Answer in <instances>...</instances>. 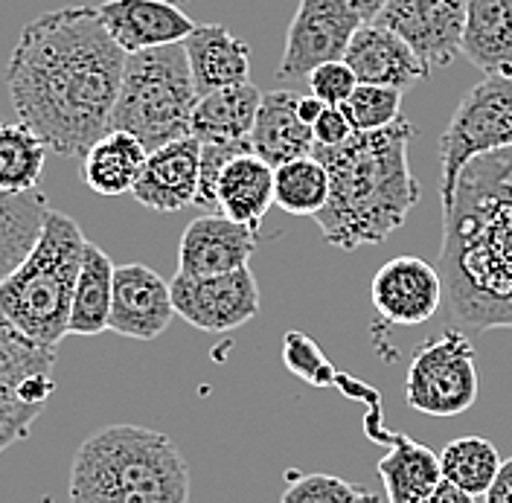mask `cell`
Instances as JSON below:
<instances>
[{
	"label": "cell",
	"mask_w": 512,
	"mask_h": 503,
	"mask_svg": "<svg viewBox=\"0 0 512 503\" xmlns=\"http://www.w3.org/2000/svg\"><path fill=\"white\" fill-rule=\"evenodd\" d=\"M251 149L256 158L271 166L286 160L306 158L315 152V131L306 126L297 114V96L291 91L262 94V105L251 128Z\"/></svg>",
	"instance_id": "ffe728a7"
},
{
	"label": "cell",
	"mask_w": 512,
	"mask_h": 503,
	"mask_svg": "<svg viewBox=\"0 0 512 503\" xmlns=\"http://www.w3.org/2000/svg\"><path fill=\"white\" fill-rule=\"evenodd\" d=\"M498 448L483 437H460L451 440L440 454V472L454 486H460L469 495H486L495 474L501 469Z\"/></svg>",
	"instance_id": "f546056e"
},
{
	"label": "cell",
	"mask_w": 512,
	"mask_h": 503,
	"mask_svg": "<svg viewBox=\"0 0 512 503\" xmlns=\"http://www.w3.org/2000/svg\"><path fill=\"white\" fill-rule=\"evenodd\" d=\"M478 390L475 346L463 329L448 326L440 338L416 346L405 376L408 408L434 419L460 416L478 402Z\"/></svg>",
	"instance_id": "ba28073f"
},
{
	"label": "cell",
	"mask_w": 512,
	"mask_h": 503,
	"mask_svg": "<svg viewBox=\"0 0 512 503\" xmlns=\"http://www.w3.org/2000/svg\"><path fill=\"white\" fill-rule=\"evenodd\" d=\"M344 62L350 64L358 85H384L396 91L411 88L431 73L396 32L384 30L376 21L355 30Z\"/></svg>",
	"instance_id": "ac0fdd59"
},
{
	"label": "cell",
	"mask_w": 512,
	"mask_h": 503,
	"mask_svg": "<svg viewBox=\"0 0 512 503\" xmlns=\"http://www.w3.org/2000/svg\"><path fill=\"white\" fill-rule=\"evenodd\" d=\"M306 82H309V91L318 96L323 105H344L347 96L358 88V79L344 59L320 64L318 70L309 73Z\"/></svg>",
	"instance_id": "e575fe53"
},
{
	"label": "cell",
	"mask_w": 512,
	"mask_h": 503,
	"mask_svg": "<svg viewBox=\"0 0 512 503\" xmlns=\"http://www.w3.org/2000/svg\"><path fill=\"white\" fill-rule=\"evenodd\" d=\"M254 152L251 140H239V143H201V181H198V207H216V187L222 178L224 166L233 158Z\"/></svg>",
	"instance_id": "836d02e7"
},
{
	"label": "cell",
	"mask_w": 512,
	"mask_h": 503,
	"mask_svg": "<svg viewBox=\"0 0 512 503\" xmlns=\"http://www.w3.org/2000/svg\"><path fill=\"white\" fill-rule=\"evenodd\" d=\"M486 503H512V457L501 463L492 486L486 489Z\"/></svg>",
	"instance_id": "8d00e7d4"
},
{
	"label": "cell",
	"mask_w": 512,
	"mask_h": 503,
	"mask_svg": "<svg viewBox=\"0 0 512 503\" xmlns=\"http://www.w3.org/2000/svg\"><path fill=\"white\" fill-rule=\"evenodd\" d=\"M512 149V76H483L454 108L440 137L443 207L451 201L469 160Z\"/></svg>",
	"instance_id": "52a82bcc"
},
{
	"label": "cell",
	"mask_w": 512,
	"mask_h": 503,
	"mask_svg": "<svg viewBox=\"0 0 512 503\" xmlns=\"http://www.w3.org/2000/svg\"><path fill=\"white\" fill-rule=\"evenodd\" d=\"M50 146L32 131L18 123H0V192H32L38 189Z\"/></svg>",
	"instance_id": "83f0119b"
},
{
	"label": "cell",
	"mask_w": 512,
	"mask_h": 503,
	"mask_svg": "<svg viewBox=\"0 0 512 503\" xmlns=\"http://www.w3.org/2000/svg\"><path fill=\"white\" fill-rule=\"evenodd\" d=\"M414 137V123L399 117L379 131H355L341 146H315L312 155L329 172V198L315 221L332 248L382 245L405 224L419 204V181L408 163Z\"/></svg>",
	"instance_id": "3957f363"
},
{
	"label": "cell",
	"mask_w": 512,
	"mask_h": 503,
	"mask_svg": "<svg viewBox=\"0 0 512 503\" xmlns=\"http://www.w3.org/2000/svg\"><path fill=\"white\" fill-rule=\"evenodd\" d=\"M67 492L70 503H190V466L166 434L108 425L73 454Z\"/></svg>",
	"instance_id": "277c9868"
},
{
	"label": "cell",
	"mask_w": 512,
	"mask_h": 503,
	"mask_svg": "<svg viewBox=\"0 0 512 503\" xmlns=\"http://www.w3.org/2000/svg\"><path fill=\"white\" fill-rule=\"evenodd\" d=\"M283 361L294 376H300L315 387H335L341 378V373L323 358L320 346L303 332H288L283 338Z\"/></svg>",
	"instance_id": "d6a6232c"
},
{
	"label": "cell",
	"mask_w": 512,
	"mask_h": 503,
	"mask_svg": "<svg viewBox=\"0 0 512 503\" xmlns=\"http://www.w3.org/2000/svg\"><path fill=\"white\" fill-rule=\"evenodd\" d=\"M198 91L184 41L128 53L111 131L134 134L149 152L190 134Z\"/></svg>",
	"instance_id": "8992f818"
},
{
	"label": "cell",
	"mask_w": 512,
	"mask_h": 503,
	"mask_svg": "<svg viewBox=\"0 0 512 503\" xmlns=\"http://www.w3.org/2000/svg\"><path fill=\"white\" fill-rule=\"evenodd\" d=\"M376 24L396 32L419 62L437 70L460 56L466 0H387Z\"/></svg>",
	"instance_id": "7c38bea8"
},
{
	"label": "cell",
	"mask_w": 512,
	"mask_h": 503,
	"mask_svg": "<svg viewBox=\"0 0 512 503\" xmlns=\"http://www.w3.org/2000/svg\"><path fill=\"white\" fill-rule=\"evenodd\" d=\"M85 245L76 219L50 207L38 242L0 283V315L32 344L56 349L70 335L67 323Z\"/></svg>",
	"instance_id": "5b68a950"
},
{
	"label": "cell",
	"mask_w": 512,
	"mask_h": 503,
	"mask_svg": "<svg viewBox=\"0 0 512 503\" xmlns=\"http://www.w3.org/2000/svg\"><path fill=\"white\" fill-rule=\"evenodd\" d=\"M361 24V15L347 0H300L288 24L286 50L277 76L309 79V73L318 70L320 64L341 62Z\"/></svg>",
	"instance_id": "30bf717a"
},
{
	"label": "cell",
	"mask_w": 512,
	"mask_h": 503,
	"mask_svg": "<svg viewBox=\"0 0 512 503\" xmlns=\"http://www.w3.org/2000/svg\"><path fill=\"white\" fill-rule=\"evenodd\" d=\"M114 268L117 265L99 245L94 242L85 245L79 280H76V291H73V306H70V323H67L70 335L94 338L108 329L111 297H114Z\"/></svg>",
	"instance_id": "484cf974"
},
{
	"label": "cell",
	"mask_w": 512,
	"mask_h": 503,
	"mask_svg": "<svg viewBox=\"0 0 512 503\" xmlns=\"http://www.w3.org/2000/svg\"><path fill=\"white\" fill-rule=\"evenodd\" d=\"M312 131H315V146H341L355 134V128L347 120V114L341 111V105H326L323 114L315 120Z\"/></svg>",
	"instance_id": "d590c367"
},
{
	"label": "cell",
	"mask_w": 512,
	"mask_h": 503,
	"mask_svg": "<svg viewBox=\"0 0 512 503\" xmlns=\"http://www.w3.org/2000/svg\"><path fill=\"white\" fill-rule=\"evenodd\" d=\"M443 216L448 326L512 329V149L469 160Z\"/></svg>",
	"instance_id": "7a4b0ae2"
},
{
	"label": "cell",
	"mask_w": 512,
	"mask_h": 503,
	"mask_svg": "<svg viewBox=\"0 0 512 503\" xmlns=\"http://www.w3.org/2000/svg\"><path fill=\"white\" fill-rule=\"evenodd\" d=\"M262 105V91L254 82H242L213 94L198 96L192 111L190 134L198 143H239L251 137Z\"/></svg>",
	"instance_id": "603a6c76"
},
{
	"label": "cell",
	"mask_w": 512,
	"mask_h": 503,
	"mask_svg": "<svg viewBox=\"0 0 512 503\" xmlns=\"http://www.w3.org/2000/svg\"><path fill=\"white\" fill-rule=\"evenodd\" d=\"M274 204V166L245 152L224 166L219 187H216V207L227 219L248 224L259 233L262 221Z\"/></svg>",
	"instance_id": "7402d4cb"
},
{
	"label": "cell",
	"mask_w": 512,
	"mask_h": 503,
	"mask_svg": "<svg viewBox=\"0 0 512 503\" xmlns=\"http://www.w3.org/2000/svg\"><path fill=\"white\" fill-rule=\"evenodd\" d=\"M149 149L128 131H108L88 149L82 158V178L96 195H123L134 192Z\"/></svg>",
	"instance_id": "cb8c5ba5"
},
{
	"label": "cell",
	"mask_w": 512,
	"mask_h": 503,
	"mask_svg": "<svg viewBox=\"0 0 512 503\" xmlns=\"http://www.w3.org/2000/svg\"><path fill=\"white\" fill-rule=\"evenodd\" d=\"M169 285L175 315L201 332H233L259 315V285L251 265L213 277L175 274Z\"/></svg>",
	"instance_id": "8fae6325"
},
{
	"label": "cell",
	"mask_w": 512,
	"mask_h": 503,
	"mask_svg": "<svg viewBox=\"0 0 512 503\" xmlns=\"http://www.w3.org/2000/svg\"><path fill=\"white\" fill-rule=\"evenodd\" d=\"M53 367L56 349L32 344L0 315V454L30 437L32 422L56 393Z\"/></svg>",
	"instance_id": "9c48e42d"
},
{
	"label": "cell",
	"mask_w": 512,
	"mask_h": 503,
	"mask_svg": "<svg viewBox=\"0 0 512 503\" xmlns=\"http://www.w3.org/2000/svg\"><path fill=\"white\" fill-rule=\"evenodd\" d=\"M460 56L483 76H512V0H466Z\"/></svg>",
	"instance_id": "44dd1931"
},
{
	"label": "cell",
	"mask_w": 512,
	"mask_h": 503,
	"mask_svg": "<svg viewBox=\"0 0 512 503\" xmlns=\"http://www.w3.org/2000/svg\"><path fill=\"white\" fill-rule=\"evenodd\" d=\"M184 50L198 96L251 82V47L222 24H198Z\"/></svg>",
	"instance_id": "d6986e66"
},
{
	"label": "cell",
	"mask_w": 512,
	"mask_h": 503,
	"mask_svg": "<svg viewBox=\"0 0 512 503\" xmlns=\"http://www.w3.org/2000/svg\"><path fill=\"white\" fill-rule=\"evenodd\" d=\"M329 198V172L315 155L274 166V204L288 216H318Z\"/></svg>",
	"instance_id": "f1b7e54d"
},
{
	"label": "cell",
	"mask_w": 512,
	"mask_h": 503,
	"mask_svg": "<svg viewBox=\"0 0 512 503\" xmlns=\"http://www.w3.org/2000/svg\"><path fill=\"white\" fill-rule=\"evenodd\" d=\"M175 317L172 285L149 265L131 262L114 268V297L108 329L131 341H155Z\"/></svg>",
	"instance_id": "5bb4252c"
},
{
	"label": "cell",
	"mask_w": 512,
	"mask_h": 503,
	"mask_svg": "<svg viewBox=\"0 0 512 503\" xmlns=\"http://www.w3.org/2000/svg\"><path fill=\"white\" fill-rule=\"evenodd\" d=\"M387 440L390 451L379 460L387 503H422L443 480L440 454L402 434H387Z\"/></svg>",
	"instance_id": "d4e9b609"
},
{
	"label": "cell",
	"mask_w": 512,
	"mask_h": 503,
	"mask_svg": "<svg viewBox=\"0 0 512 503\" xmlns=\"http://www.w3.org/2000/svg\"><path fill=\"white\" fill-rule=\"evenodd\" d=\"M422 503H475V495L463 492L460 486H454L451 480L443 477V480L431 489V495H428Z\"/></svg>",
	"instance_id": "74e56055"
},
{
	"label": "cell",
	"mask_w": 512,
	"mask_h": 503,
	"mask_svg": "<svg viewBox=\"0 0 512 503\" xmlns=\"http://www.w3.org/2000/svg\"><path fill=\"white\" fill-rule=\"evenodd\" d=\"M280 503H382V495L335 474H300L288 483Z\"/></svg>",
	"instance_id": "4dcf8cb0"
},
{
	"label": "cell",
	"mask_w": 512,
	"mask_h": 503,
	"mask_svg": "<svg viewBox=\"0 0 512 503\" xmlns=\"http://www.w3.org/2000/svg\"><path fill=\"white\" fill-rule=\"evenodd\" d=\"M355 131H379L402 117V91L384 85H358L341 105Z\"/></svg>",
	"instance_id": "1f68e13d"
},
{
	"label": "cell",
	"mask_w": 512,
	"mask_h": 503,
	"mask_svg": "<svg viewBox=\"0 0 512 503\" xmlns=\"http://www.w3.org/2000/svg\"><path fill=\"white\" fill-rule=\"evenodd\" d=\"M198 181H201V143L187 134L149 152L143 175L131 195L146 210L178 213L195 204Z\"/></svg>",
	"instance_id": "e0dca14e"
},
{
	"label": "cell",
	"mask_w": 512,
	"mask_h": 503,
	"mask_svg": "<svg viewBox=\"0 0 512 503\" xmlns=\"http://www.w3.org/2000/svg\"><path fill=\"white\" fill-rule=\"evenodd\" d=\"M126 59L96 6H62L21 30L3 79L21 123L56 155L82 160L111 131Z\"/></svg>",
	"instance_id": "6da1fadb"
},
{
	"label": "cell",
	"mask_w": 512,
	"mask_h": 503,
	"mask_svg": "<svg viewBox=\"0 0 512 503\" xmlns=\"http://www.w3.org/2000/svg\"><path fill=\"white\" fill-rule=\"evenodd\" d=\"M256 253V230L227 219L224 213H207L187 224L178 248V274L213 277L251 265Z\"/></svg>",
	"instance_id": "9a60e30c"
},
{
	"label": "cell",
	"mask_w": 512,
	"mask_h": 503,
	"mask_svg": "<svg viewBox=\"0 0 512 503\" xmlns=\"http://www.w3.org/2000/svg\"><path fill=\"white\" fill-rule=\"evenodd\" d=\"M96 12L123 53L181 44L198 27L172 0H102Z\"/></svg>",
	"instance_id": "2e32d148"
},
{
	"label": "cell",
	"mask_w": 512,
	"mask_h": 503,
	"mask_svg": "<svg viewBox=\"0 0 512 503\" xmlns=\"http://www.w3.org/2000/svg\"><path fill=\"white\" fill-rule=\"evenodd\" d=\"M50 201L41 189L32 192H0V283L12 274L41 236Z\"/></svg>",
	"instance_id": "4316f807"
},
{
	"label": "cell",
	"mask_w": 512,
	"mask_h": 503,
	"mask_svg": "<svg viewBox=\"0 0 512 503\" xmlns=\"http://www.w3.org/2000/svg\"><path fill=\"white\" fill-rule=\"evenodd\" d=\"M323 108H326V105H323L315 94L297 96V114H300V120H303L306 126H315V120L323 114Z\"/></svg>",
	"instance_id": "f35d334b"
},
{
	"label": "cell",
	"mask_w": 512,
	"mask_h": 503,
	"mask_svg": "<svg viewBox=\"0 0 512 503\" xmlns=\"http://www.w3.org/2000/svg\"><path fill=\"white\" fill-rule=\"evenodd\" d=\"M373 306L390 326H419L440 312L446 283L440 268L419 256H396L376 271Z\"/></svg>",
	"instance_id": "4fadbf2b"
},
{
	"label": "cell",
	"mask_w": 512,
	"mask_h": 503,
	"mask_svg": "<svg viewBox=\"0 0 512 503\" xmlns=\"http://www.w3.org/2000/svg\"><path fill=\"white\" fill-rule=\"evenodd\" d=\"M347 3L361 15L364 24H373L379 18V12L387 6V0H347Z\"/></svg>",
	"instance_id": "ab89813d"
}]
</instances>
